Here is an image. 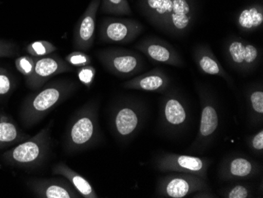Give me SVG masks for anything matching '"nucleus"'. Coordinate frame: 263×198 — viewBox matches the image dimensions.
<instances>
[{"mask_svg":"<svg viewBox=\"0 0 263 198\" xmlns=\"http://www.w3.org/2000/svg\"><path fill=\"white\" fill-rule=\"evenodd\" d=\"M53 121L30 139L22 141L3 155V159L12 166L38 168L45 162L51 146Z\"/></svg>","mask_w":263,"mask_h":198,"instance_id":"20e7f679","label":"nucleus"},{"mask_svg":"<svg viewBox=\"0 0 263 198\" xmlns=\"http://www.w3.org/2000/svg\"><path fill=\"white\" fill-rule=\"evenodd\" d=\"M58 48L52 43L47 41H34L26 47V51L32 57H43L57 51Z\"/></svg>","mask_w":263,"mask_h":198,"instance_id":"b1692460","label":"nucleus"},{"mask_svg":"<svg viewBox=\"0 0 263 198\" xmlns=\"http://www.w3.org/2000/svg\"><path fill=\"white\" fill-rule=\"evenodd\" d=\"M135 101L126 100L115 109L112 115V127L121 140H127L139 130L142 121V109Z\"/></svg>","mask_w":263,"mask_h":198,"instance_id":"9b49d317","label":"nucleus"},{"mask_svg":"<svg viewBox=\"0 0 263 198\" xmlns=\"http://www.w3.org/2000/svg\"><path fill=\"white\" fill-rule=\"evenodd\" d=\"M155 166L162 172L186 173L206 180L209 160L197 156L167 153L156 159Z\"/></svg>","mask_w":263,"mask_h":198,"instance_id":"6e6552de","label":"nucleus"},{"mask_svg":"<svg viewBox=\"0 0 263 198\" xmlns=\"http://www.w3.org/2000/svg\"><path fill=\"white\" fill-rule=\"evenodd\" d=\"M224 53L232 66L245 73L254 70L261 59L257 47L239 38L229 40L224 45Z\"/></svg>","mask_w":263,"mask_h":198,"instance_id":"1a4fd4ad","label":"nucleus"},{"mask_svg":"<svg viewBox=\"0 0 263 198\" xmlns=\"http://www.w3.org/2000/svg\"><path fill=\"white\" fill-rule=\"evenodd\" d=\"M142 14L155 27L174 36H182L195 21V0H139Z\"/></svg>","mask_w":263,"mask_h":198,"instance_id":"f257e3e1","label":"nucleus"},{"mask_svg":"<svg viewBox=\"0 0 263 198\" xmlns=\"http://www.w3.org/2000/svg\"><path fill=\"white\" fill-rule=\"evenodd\" d=\"M255 172L253 163L243 157L231 159L228 165L224 167V174L228 178H246Z\"/></svg>","mask_w":263,"mask_h":198,"instance_id":"4be33fe9","label":"nucleus"},{"mask_svg":"<svg viewBox=\"0 0 263 198\" xmlns=\"http://www.w3.org/2000/svg\"><path fill=\"white\" fill-rule=\"evenodd\" d=\"M101 0H91L80 19L73 32V48L78 51H88L95 41L96 22Z\"/></svg>","mask_w":263,"mask_h":198,"instance_id":"f8f14e48","label":"nucleus"},{"mask_svg":"<svg viewBox=\"0 0 263 198\" xmlns=\"http://www.w3.org/2000/svg\"><path fill=\"white\" fill-rule=\"evenodd\" d=\"M97 56L109 72L121 78H129L141 71L143 59L139 53L124 48H106Z\"/></svg>","mask_w":263,"mask_h":198,"instance_id":"39448f33","label":"nucleus"},{"mask_svg":"<svg viewBox=\"0 0 263 198\" xmlns=\"http://www.w3.org/2000/svg\"><path fill=\"white\" fill-rule=\"evenodd\" d=\"M78 88L75 81L58 80L44 85L26 100L21 112L22 122L26 127L41 122L53 109L67 100Z\"/></svg>","mask_w":263,"mask_h":198,"instance_id":"f03ea898","label":"nucleus"},{"mask_svg":"<svg viewBox=\"0 0 263 198\" xmlns=\"http://www.w3.org/2000/svg\"><path fill=\"white\" fill-rule=\"evenodd\" d=\"M187 112L177 97H168L163 107V116L165 122L172 127L183 125L187 120Z\"/></svg>","mask_w":263,"mask_h":198,"instance_id":"aec40b11","label":"nucleus"},{"mask_svg":"<svg viewBox=\"0 0 263 198\" xmlns=\"http://www.w3.org/2000/svg\"><path fill=\"white\" fill-rule=\"evenodd\" d=\"M193 57L196 66L202 73L221 77L230 84L233 82V80L224 70L209 46L199 45L196 47L193 52Z\"/></svg>","mask_w":263,"mask_h":198,"instance_id":"dca6fc26","label":"nucleus"},{"mask_svg":"<svg viewBox=\"0 0 263 198\" xmlns=\"http://www.w3.org/2000/svg\"><path fill=\"white\" fill-rule=\"evenodd\" d=\"M249 190L248 187L241 185L235 186L230 189L228 192H226L224 197L227 198H248L249 197Z\"/></svg>","mask_w":263,"mask_h":198,"instance_id":"c756f323","label":"nucleus"},{"mask_svg":"<svg viewBox=\"0 0 263 198\" xmlns=\"http://www.w3.org/2000/svg\"><path fill=\"white\" fill-rule=\"evenodd\" d=\"M65 60L70 66L76 67H82V66L91 65V58L86 53L81 51H75L69 53L66 56Z\"/></svg>","mask_w":263,"mask_h":198,"instance_id":"a878e982","label":"nucleus"},{"mask_svg":"<svg viewBox=\"0 0 263 198\" xmlns=\"http://www.w3.org/2000/svg\"><path fill=\"white\" fill-rule=\"evenodd\" d=\"M28 186L37 197L79 198L81 196L71 183L62 176L30 180Z\"/></svg>","mask_w":263,"mask_h":198,"instance_id":"4468645a","label":"nucleus"},{"mask_svg":"<svg viewBox=\"0 0 263 198\" xmlns=\"http://www.w3.org/2000/svg\"><path fill=\"white\" fill-rule=\"evenodd\" d=\"M143 30V25L135 19L106 17L100 27V41L110 44H128L137 39Z\"/></svg>","mask_w":263,"mask_h":198,"instance_id":"0eeeda50","label":"nucleus"},{"mask_svg":"<svg viewBox=\"0 0 263 198\" xmlns=\"http://www.w3.org/2000/svg\"><path fill=\"white\" fill-rule=\"evenodd\" d=\"M14 87L11 75L4 68H0V96L7 95Z\"/></svg>","mask_w":263,"mask_h":198,"instance_id":"cd10ccee","label":"nucleus"},{"mask_svg":"<svg viewBox=\"0 0 263 198\" xmlns=\"http://www.w3.org/2000/svg\"><path fill=\"white\" fill-rule=\"evenodd\" d=\"M250 102L252 109L258 115L263 114V91L261 89L254 90L250 95Z\"/></svg>","mask_w":263,"mask_h":198,"instance_id":"c85d7f7f","label":"nucleus"},{"mask_svg":"<svg viewBox=\"0 0 263 198\" xmlns=\"http://www.w3.org/2000/svg\"><path fill=\"white\" fill-rule=\"evenodd\" d=\"M17 54V48L14 44L0 41V58L12 57Z\"/></svg>","mask_w":263,"mask_h":198,"instance_id":"7c9ffc66","label":"nucleus"},{"mask_svg":"<svg viewBox=\"0 0 263 198\" xmlns=\"http://www.w3.org/2000/svg\"><path fill=\"white\" fill-rule=\"evenodd\" d=\"M169 84V77L165 75L162 69L155 68L126 81L123 86L127 89L162 93L166 89Z\"/></svg>","mask_w":263,"mask_h":198,"instance_id":"2eb2a0df","label":"nucleus"},{"mask_svg":"<svg viewBox=\"0 0 263 198\" xmlns=\"http://www.w3.org/2000/svg\"><path fill=\"white\" fill-rule=\"evenodd\" d=\"M98 136V107L89 102L71 118L65 135V150L73 153L88 149L97 141Z\"/></svg>","mask_w":263,"mask_h":198,"instance_id":"7ed1b4c3","label":"nucleus"},{"mask_svg":"<svg viewBox=\"0 0 263 198\" xmlns=\"http://www.w3.org/2000/svg\"><path fill=\"white\" fill-rule=\"evenodd\" d=\"M96 75H97V69L91 65L79 67L78 69V79L81 81V83L87 88H90L92 85Z\"/></svg>","mask_w":263,"mask_h":198,"instance_id":"bb28decb","label":"nucleus"},{"mask_svg":"<svg viewBox=\"0 0 263 198\" xmlns=\"http://www.w3.org/2000/svg\"><path fill=\"white\" fill-rule=\"evenodd\" d=\"M208 188L206 179L194 174L180 173L161 179L158 185L157 193L162 197L183 198Z\"/></svg>","mask_w":263,"mask_h":198,"instance_id":"423d86ee","label":"nucleus"},{"mask_svg":"<svg viewBox=\"0 0 263 198\" xmlns=\"http://www.w3.org/2000/svg\"><path fill=\"white\" fill-rule=\"evenodd\" d=\"M218 127V115L216 109L211 103H205L201 112L198 141L209 138Z\"/></svg>","mask_w":263,"mask_h":198,"instance_id":"412c9836","label":"nucleus"},{"mask_svg":"<svg viewBox=\"0 0 263 198\" xmlns=\"http://www.w3.org/2000/svg\"><path fill=\"white\" fill-rule=\"evenodd\" d=\"M35 60L33 73L26 78V83L32 89H39L56 75L73 71L72 66L57 55L35 57Z\"/></svg>","mask_w":263,"mask_h":198,"instance_id":"9d476101","label":"nucleus"},{"mask_svg":"<svg viewBox=\"0 0 263 198\" xmlns=\"http://www.w3.org/2000/svg\"><path fill=\"white\" fill-rule=\"evenodd\" d=\"M236 25L245 32L257 30L263 25L262 4H255L240 10L236 17Z\"/></svg>","mask_w":263,"mask_h":198,"instance_id":"a211bd4d","label":"nucleus"},{"mask_svg":"<svg viewBox=\"0 0 263 198\" xmlns=\"http://www.w3.org/2000/svg\"><path fill=\"white\" fill-rule=\"evenodd\" d=\"M252 147L256 151L263 150V131L261 130L252 139Z\"/></svg>","mask_w":263,"mask_h":198,"instance_id":"2f4dec72","label":"nucleus"},{"mask_svg":"<svg viewBox=\"0 0 263 198\" xmlns=\"http://www.w3.org/2000/svg\"><path fill=\"white\" fill-rule=\"evenodd\" d=\"M135 48L155 63L177 67L184 66V61L172 46L159 38H146L139 42Z\"/></svg>","mask_w":263,"mask_h":198,"instance_id":"ddd939ff","label":"nucleus"},{"mask_svg":"<svg viewBox=\"0 0 263 198\" xmlns=\"http://www.w3.org/2000/svg\"><path fill=\"white\" fill-rule=\"evenodd\" d=\"M29 137L18 129L10 118L0 114V149L22 142Z\"/></svg>","mask_w":263,"mask_h":198,"instance_id":"6ab92c4d","label":"nucleus"},{"mask_svg":"<svg viewBox=\"0 0 263 198\" xmlns=\"http://www.w3.org/2000/svg\"><path fill=\"white\" fill-rule=\"evenodd\" d=\"M101 11L113 15H131V7L127 0H101Z\"/></svg>","mask_w":263,"mask_h":198,"instance_id":"5701e85b","label":"nucleus"},{"mask_svg":"<svg viewBox=\"0 0 263 198\" xmlns=\"http://www.w3.org/2000/svg\"><path fill=\"white\" fill-rule=\"evenodd\" d=\"M35 64V57L31 56H20L15 60L16 68L26 78H29L33 73Z\"/></svg>","mask_w":263,"mask_h":198,"instance_id":"393cba45","label":"nucleus"},{"mask_svg":"<svg viewBox=\"0 0 263 198\" xmlns=\"http://www.w3.org/2000/svg\"><path fill=\"white\" fill-rule=\"evenodd\" d=\"M52 174L66 178L82 197H99L89 182L85 179L79 173L71 169L65 163L60 162L54 165L52 168Z\"/></svg>","mask_w":263,"mask_h":198,"instance_id":"f3484780","label":"nucleus"}]
</instances>
